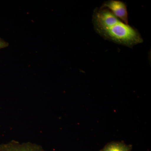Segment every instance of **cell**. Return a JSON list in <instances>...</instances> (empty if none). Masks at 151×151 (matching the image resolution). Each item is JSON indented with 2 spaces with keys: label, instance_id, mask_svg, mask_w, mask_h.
Instances as JSON below:
<instances>
[{
  "label": "cell",
  "instance_id": "cell-1",
  "mask_svg": "<svg viewBox=\"0 0 151 151\" xmlns=\"http://www.w3.org/2000/svg\"><path fill=\"white\" fill-rule=\"evenodd\" d=\"M92 21L95 31L106 40L130 48L143 42L137 29L122 22L107 9H94Z\"/></svg>",
  "mask_w": 151,
  "mask_h": 151
},
{
  "label": "cell",
  "instance_id": "cell-2",
  "mask_svg": "<svg viewBox=\"0 0 151 151\" xmlns=\"http://www.w3.org/2000/svg\"><path fill=\"white\" fill-rule=\"evenodd\" d=\"M107 9L116 17L127 24H129L127 6L124 2L119 0H108L100 7Z\"/></svg>",
  "mask_w": 151,
  "mask_h": 151
},
{
  "label": "cell",
  "instance_id": "cell-3",
  "mask_svg": "<svg viewBox=\"0 0 151 151\" xmlns=\"http://www.w3.org/2000/svg\"><path fill=\"white\" fill-rule=\"evenodd\" d=\"M0 151H45L39 145L31 143L20 144L12 141L10 142L0 145Z\"/></svg>",
  "mask_w": 151,
  "mask_h": 151
},
{
  "label": "cell",
  "instance_id": "cell-4",
  "mask_svg": "<svg viewBox=\"0 0 151 151\" xmlns=\"http://www.w3.org/2000/svg\"><path fill=\"white\" fill-rule=\"evenodd\" d=\"M132 149V145L123 142H113L108 143L100 151H131Z\"/></svg>",
  "mask_w": 151,
  "mask_h": 151
},
{
  "label": "cell",
  "instance_id": "cell-5",
  "mask_svg": "<svg viewBox=\"0 0 151 151\" xmlns=\"http://www.w3.org/2000/svg\"><path fill=\"white\" fill-rule=\"evenodd\" d=\"M9 45V42L6 41L3 39H2L0 37V49L6 48V47H8Z\"/></svg>",
  "mask_w": 151,
  "mask_h": 151
}]
</instances>
